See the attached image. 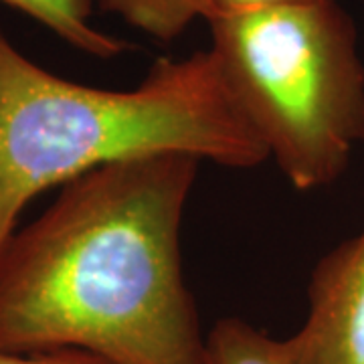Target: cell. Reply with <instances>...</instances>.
<instances>
[{"mask_svg":"<svg viewBox=\"0 0 364 364\" xmlns=\"http://www.w3.org/2000/svg\"><path fill=\"white\" fill-rule=\"evenodd\" d=\"M198 166L182 154L136 158L63 184L0 249V350L207 364L181 249Z\"/></svg>","mask_w":364,"mask_h":364,"instance_id":"obj_1","label":"cell"},{"mask_svg":"<svg viewBox=\"0 0 364 364\" xmlns=\"http://www.w3.org/2000/svg\"><path fill=\"white\" fill-rule=\"evenodd\" d=\"M164 154L227 168L269 160L213 53L162 57L136 87L102 90L43 69L0 31V249L41 193Z\"/></svg>","mask_w":364,"mask_h":364,"instance_id":"obj_2","label":"cell"},{"mask_svg":"<svg viewBox=\"0 0 364 364\" xmlns=\"http://www.w3.org/2000/svg\"><path fill=\"white\" fill-rule=\"evenodd\" d=\"M223 77L296 191L346 172L364 144V65L338 0L286 4L208 21Z\"/></svg>","mask_w":364,"mask_h":364,"instance_id":"obj_3","label":"cell"},{"mask_svg":"<svg viewBox=\"0 0 364 364\" xmlns=\"http://www.w3.org/2000/svg\"><path fill=\"white\" fill-rule=\"evenodd\" d=\"M308 314L284 338L296 364H364V227L326 253L308 286Z\"/></svg>","mask_w":364,"mask_h":364,"instance_id":"obj_4","label":"cell"},{"mask_svg":"<svg viewBox=\"0 0 364 364\" xmlns=\"http://www.w3.org/2000/svg\"><path fill=\"white\" fill-rule=\"evenodd\" d=\"M37 23L79 51L112 59L128 49L126 41L102 33L91 25L93 0H0Z\"/></svg>","mask_w":364,"mask_h":364,"instance_id":"obj_5","label":"cell"},{"mask_svg":"<svg viewBox=\"0 0 364 364\" xmlns=\"http://www.w3.org/2000/svg\"><path fill=\"white\" fill-rule=\"evenodd\" d=\"M207 364H296L284 338L243 318H223L207 334Z\"/></svg>","mask_w":364,"mask_h":364,"instance_id":"obj_6","label":"cell"},{"mask_svg":"<svg viewBox=\"0 0 364 364\" xmlns=\"http://www.w3.org/2000/svg\"><path fill=\"white\" fill-rule=\"evenodd\" d=\"M100 6L158 41L176 39L195 21L213 16L210 0H100Z\"/></svg>","mask_w":364,"mask_h":364,"instance_id":"obj_7","label":"cell"},{"mask_svg":"<svg viewBox=\"0 0 364 364\" xmlns=\"http://www.w3.org/2000/svg\"><path fill=\"white\" fill-rule=\"evenodd\" d=\"M0 364H109L102 356L85 350H53L39 354H14L0 350Z\"/></svg>","mask_w":364,"mask_h":364,"instance_id":"obj_8","label":"cell"},{"mask_svg":"<svg viewBox=\"0 0 364 364\" xmlns=\"http://www.w3.org/2000/svg\"><path fill=\"white\" fill-rule=\"evenodd\" d=\"M304 2H320V0H210V6H213L210 18L221 16V14L247 13V11L273 9V6H286V4H304Z\"/></svg>","mask_w":364,"mask_h":364,"instance_id":"obj_9","label":"cell"}]
</instances>
